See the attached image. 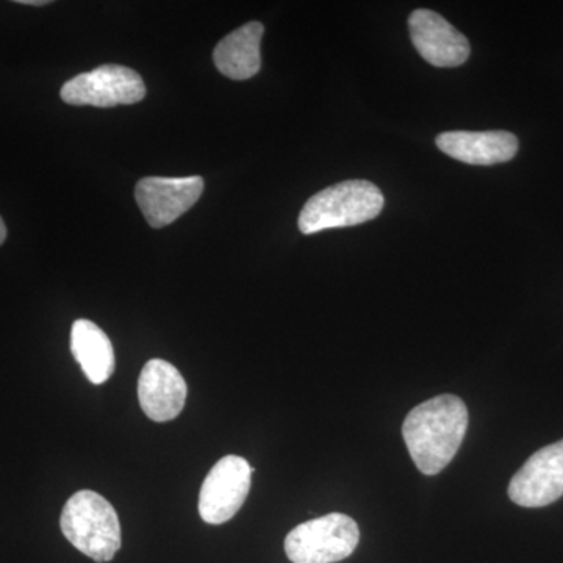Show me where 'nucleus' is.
Segmentation results:
<instances>
[{"label":"nucleus","mask_w":563,"mask_h":563,"mask_svg":"<svg viewBox=\"0 0 563 563\" xmlns=\"http://www.w3.org/2000/svg\"><path fill=\"white\" fill-rule=\"evenodd\" d=\"M468 409L459 396L440 395L415 407L402 426L410 457L426 476L450 465L465 439Z\"/></svg>","instance_id":"nucleus-1"},{"label":"nucleus","mask_w":563,"mask_h":563,"mask_svg":"<svg viewBox=\"0 0 563 563\" xmlns=\"http://www.w3.org/2000/svg\"><path fill=\"white\" fill-rule=\"evenodd\" d=\"M384 202L383 191L373 181H340L307 201L299 214V231L312 235L329 229L363 224L379 217Z\"/></svg>","instance_id":"nucleus-2"},{"label":"nucleus","mask_w":563,"mask_h":563,"mask_svg":"<svg viewBox=\"0 0 563 563\" xmlns=\"http://www.w3.org/2000/svg\"><path fill=\"white\" fill-rule=\"evenodd\" d=\"M60 526L68 542L95 562H110L120 551V518L99 493H74L63 507Z\"/></svg>","instance_id":"nucleus-3"},{"label":"nucleus","mask_w":563,"mask_h":563,"mask_svg":"<svg viewBox=\"0 0 563 563\" xmlns=\"http://www.w3.org/2000/svg\"><path fill=\"white\" fill-rule=\"evenodd\" d=\"M358 540L361 531L351 517L329 514L292 529L285 553L292 563H335L350 558Z\"/></svg>","instance_id":"nucleus-4"},{"label":"nucleus","mask_w":563,"mask_h":563,"mask_svg":"<svg viewBox=\"0 0 563 563\" xmlns=\"http://www.w3.org/2000/svg\"><path fill=\"white\" fill-rule=\"evenodd\" d=\"M60 96L69 106L110 109L143 101L146 87L136 70L128 66L103 65L66 81Z\"/></svg>","instance_id":"nucleus-5"},{"label":"nucleus","mask_w":563,"mask_h":563,"mask_svg":"<svg viewBox=\"0 0 563 563\" xmlns=\"http://www.w3.org/2000/svg\"><path fill=\"white\" fill-rule=\"evenodd\" d=\"M254 468L240 455H225L207 474L199 493V514L209 525L232 520L251 490Z\"/></svg>","instance_id":"nucleus-6"},{"label":"nucleus","mask_w":563,"mask_h":563,"mask_svg":"<svg viewBox=\"0 0 563 563\" xmlns=\"http://www.w3.org/2000/svg\"><path fill=\"white\" fill-rule=\"evenodd\" d=\"M203 179L192 177H144L135 188L147 224L161 229L179 220L201 199Z\"/></svg>","instance_id":"nucleus-7"},{"label":"nucleus","mask_w":563,"mask_h":563,"mask_svg":"<svg viewBox=\"0 0 563 563\" xmlns=\"http://www.w3.org/2000/svg\"><path fill=\"white\" fill-rule=\"evenodd\" d=\"M563 496V440L528 459L509 485V498L521 507L550 506Z\"/></svg>","instance_id":"nucleus-8"},{"label":"nucleus","mask_w":563,"mask_h":563,"mask_svg":"<svg viewBox=\"0 0 563 563\" xmlns=\"http://www.w3.org/2000/svg\"><path fill=\"white\" fill-rule=\"evenodd\" d=\"M415 49L437 68H457L468 60L470 41L432 10H415L409 20Z\"/></svg>","instance_id":"nucleus-9"},{"label":"nucleus","mask_w":563,"mask_h":563,"mask_svg":"<svg viewBox=\"0 0 563 563\" xmlns=\"http://www.w3.org/2000/svg\"><path fill=\"white\" fill-rule=\"evenodd\" d=\"M188 387L172 363L154 358L144 365L139 380L141 409L155 422L179 417L187 401Z\"/></svg>","instance_id":"nucleus-10"},{"label":"nucleus","mask_w":563,"mask_h":563,"mask_svg":"<svg viewBox=\"0 0 563 563\" xmlns=\"http://www.w3.org/2000/svg\"><path fill=\"white\" fill-rule=\"evenodd\" d=\"M437 146L455 161L492 166L512 161L518 152V139L506 131L444 132L437 136Z\"/></svg>","instance_id":"nucleus-11"},{"label":"nucleus","mask_w":563,"mask_h":563,"mask_svg":"<svg viewBox=\"0 0 563 563\" xmlns=\"http://www.w3.org/2000/svg\"><path fill=\"white\" fill-rule=\"evenodd\" d=\"M265 33L262 22H250L220 41L213 52L214 65L222 76L247 80L261 70V43Z\"/></svg>","instance_id":"nucleus-12"},{"label":"nucleus","mask_w":563,"mask_h":563,"mask_svg":"<svg viewBox=\"0 0 563 563\" xmlns=\"http://www.w3.org/2000/svg\"><path fill=\"white\" fill-rule=\"evenodd\" d=\"M70 352L81 372L95 385L107 383L114 373V351L107 333L90 320H77L70 329Z\"/></svg>","instance_id":"nucleus-13"},{"label":"nucleus","mask_w":563,"mask_h":563,"mask_svg":"<svg viewBox=\"0 0 563 563\" xmlns=\"http://www.w3.org/2000/svg\"><path fill=\"white\" fill-rule=\"evenodd\" d=\"M18 3H22V5H47V0H18Z\"/></svg>","instance_id":"nucleus-14"},{"label":"nucleus","mask_w":563,"mask_h":563,"mask_svg":"<svg viewBox=\"0 0 563 563\" xmlns=\"http://www.w3.org/2000/svg\"><path fill=\"white\" fill-rule=\"evenodd\" d=\"M7 239V228L5 224H3L2 218H0V244L5 242Z\"/></svg>","instance_id":"nucleus-15"}]
</instances>
